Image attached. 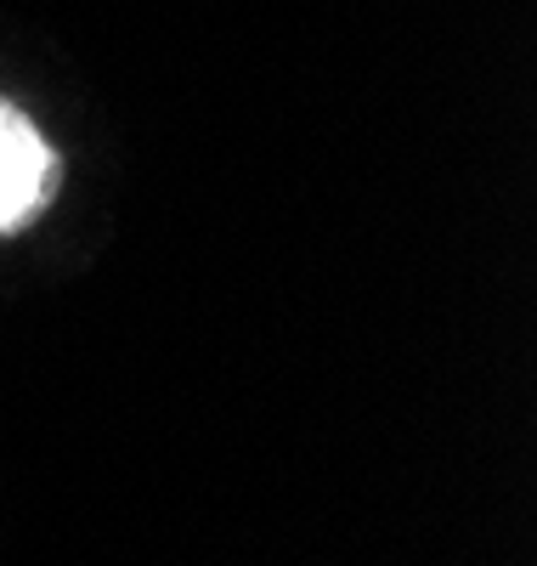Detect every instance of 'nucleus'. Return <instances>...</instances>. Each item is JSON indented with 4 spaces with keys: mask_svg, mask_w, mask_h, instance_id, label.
<instances>
[{
    "mask_svg": "<svg viewBox=\"0 0 537 566\" xmlns=\"http://www.w3.org/2000/svg\"><path fill=\"white\" fill-rule=\"evenodd\" d=\"M57 187H63L57 148L40 136V125L18 103L0 97V239L34 227L52 210Z\"/></svg>",
    "mask_w": 537,
    "mask_h": 566,
    "instance_id": "1",
    "label": "nucleus"
}]
</instances>
